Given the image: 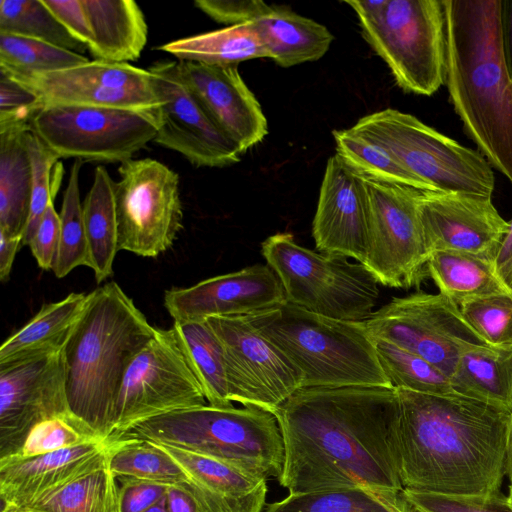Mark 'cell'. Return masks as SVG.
Here are the masks:
<instances>
[{
	"instance_id": "1",
	"label": "cell",
	"mask_w": 512,
	"mask_h": 512,
	"mask_svg": "<svg viewBox=\"0 0 512 512\" xmlns=\"http://www.w3.org/2000/svg\"><path fill=\"white\" fill-rule=\"evenodd\" d=\"M274 415L284 446L278 482L289 494L361 488L401 497L394 388L302 387Z\"/></svg>"
},
{
	"instance_id": "2",
	"label": "cell",
	"mask_w": 512,
	"mask_h": 512,
	"mask_svg": "<svg viewBox=\"0 0 512 512\" xmlns=\"http://www.w3.org/2000/svg\"><path fill=\"white\" fill-rule=\"evenodd\" d=\"M395 390L404 489L460 496L500 492L510 411L456 393Z\"/></svg>"
},
{
	"instance_id": "3",
	"label": "cell",
	"mask_w": 512,
	"mask_h": 512,
	"mask_svg": "<svg viewBox=\"0 0 512 512\" xmlns=\"http://www.w3.org/2000/svg\"><path fill=\"white\" fill-rule=\"evenodd\" d=\"M450 102L489 164L512 183V78L502 0H442Z\"/></svg>"
},
{
	"instance_id": "4",
	"label": "cell",
	"mask_w": 512,
	"mask_h": 512,
	"mask_svg": "<svg viewBox=\"0 0 512 512\" xmlns=\"http://www.w3.org/2000/svg\"><path fill=\"white\" fill-rule=\"evenodd\" d=\"M156 328L114 281L88 293L62 347L65 393L72 414L101 437L114 431L125 372Z\"/></svg>"
},
{
	"instance_id": "5",
	"label": "cell",
	"mask_w": 512,
	"mask_h": 512,
	"mask_svg": "<svg viewBox=\"0 0 512 512\" xmlns=\"http://www.w3.org/2000/svg\"><path fill=\"white\" fill-rule=\"evenodd\" d=\"M245 318L300 373L303 387L393 388L364 321L329 318L287 301Z\"/></svg>"
},
{
	"instance_id": "6",
	"label": "cell",
	"mask_w": 512,
	"mask_h": 512,
	"mask_svg": "<svg viewBox=\"0 0 512 512\" xmlns=\"http://www.w3.org/2000/svg\"><path fill=\"white\" fill-rule=\"evenodd\" d=\"M128 433L267 479L278 480L283 469L284 446L277 419L257 407L217 408L207 404L154 417Z\"/></svg>"
},
{
	"instance_id": "7",
	"label": "cell",
	"mask_w": 512,
	"mask_h": 512,
	"mask_svg": "<svg viewBox=\"0 0 512 512\" xmlns=\"http://www.w3.org/2000/svg\"><path fill=\"white\" fill-rule=\"evenodd\" d=\"M365 41L405 92L431 96L445 83L446 30L440 0L344 1Z\"/></svg>"
},
{
	"instance_id": "8",
	"label": "cell",
	"mask_w": 512,
	"mask_h": 512,
	"mask_svg": "<svg viewBox=\"0 0 512 512\" xmlns=\"http://www.w3.org/2000/svg\"><path fill=\"white\" fill-rule=\"evenodd\" d=\"M261 252L287 302L345 321L362 322L374 312L379 283L363 264L302 247L290 233L269 236Z\"/></svg>"
},
{
	"instance_id": "9",
	"label": "cell",
	"mask_w": 512,
	"mask_h": 512,
	"mask_svg": "<svg viewBox=\"0 0 512 512\" xmlns=\"http://www.w3.org/2000/svg\"><path fill=\"white\" fill-rule=\"evenodd\" d=\"M354 131L387 150L436 192L491 197L492 166L479 152L426 125L415 116L387 108L360 118Z\"/></svg>"
},
{
	"instance_id": "10",
	"label": "cell",
	"mask_w": 512,
	"mask_h": 512,
	"mask_svg": "<svg viewBox=\"0 0 512 512\" xmlns=\"http://www.w3.org/2000/svg\"><path fill=\"white\" fill-rule=\"evenodd\" d=\"M157 110L51 105L38 110L29 124L60 158L122 164L154 141Z\"/></svg>"
},
{
	"instance_id": "11",
	"label": "cell",
	"mask_w": 512,
	"mask_h": 512,
	"mask_svg": "<svg viewBox=\"0 0 512 512\" xmlns=\"http://www.w3.org/2000/svg\"><path fill=\"white\" fill-rule=\"evenodd\" d=\"M118 172V249L157 257L173 246L183 228L179 176L152 158L128 160Z\"/></svg>"
},
{
	"instance_id": "12",
	"label": "cell",
	"mask_w": 512,
	"mask_h": 512,
	"mask_svg": "<svg viewBox=\"0 0 512 512\" xmlns=\"http://www.w3.org/2000/svg\"><path fill=\"white\" fill-rule=\"evenodd\" d=\"M207 404L172 328H156L125 372L111 437H120L154 417Z\"/></svg>"
},
{
	"instance_id": "13",
	"label": "cell",
	"mask_w": 512,
	"mask_h": 512,
	"mask_svg": "<svg viewBox=\"0 0 512 512\" xmlns=\"http://www.w3.org/2000/svg\"><path fill=\"white\" fill-rule=\"evenodd\" d=\"M373 338L389 341L441 370L449 378L460 356L488 346L457 304L441 293L393 298L364 321Z\"/></svg>"
},
{
	"instance_id": "14",
	"label": "cell",
	"mask_w": 512,
	"mask_h": 512,
	"mask_svg": "<svg viewBox=\"0 0 512 512\" xmlns=\"http://www.w3.org/2000/svg\"><path fill=\"white\" fill-rule=\"evenodd\" d=\"M362 176L369 206V242L363 265L384 286L419 285L428 274L429 258L418 211L422 191Z\"/></svg>"
},
{
	"instance_id": "15",
	"label": "cell",
	"mask_w": 512,
	"mask_h": 512,
	"mask_svg": "<svg viewBox=\"0 0 512 512\" xmlns=\"http://www.w3.org/2000/svg\"><path fill=\"white\" fill-rule=\"evenodd\" d=\"M207 321L223 346L231 402L274 414L303 387L300 373L245 317Z\"/></svg>"
},
{
	"instance_id": "16",
	"label": "cell",
	"mask_w": 512,
	"mask_h": 512,
	"mask_svg": "<svg viewBox=\"0 0 512 512\" xmlns=\"http://www.w3.org/2000/svg\"><path fill=\"white\" fill-rule=\"evenodd\" d=\"M11 77L33 91L42 107L157 110L162 104L154 75L129 63L93 60L53 72Z\"/></svg>"
},
{
	"instance_id": "17",
	"label": "cell",
	"mask_w": 512,
	"mask_h": 512,
	"mask_svg": "<svg viewBox=\"0 0 512 512\" xmlns=\"http://www.w3.org/2000/svg\"><path fill=\"white\" fill-rule=\"evenodd\" d=\"M162 100L154 142L173 150L195 167L222 168L240 161L238 147L222 133L185 83L177 60L153 63Z\"/></svg>"
},
{
	"instance_id": "18",
	"label": "cell",
	"mask_w": 512,
	"mask_h": 512,
	"mask_svg": "<svg viewBox=\"0 0 512 512\" xmlns=\"http://www.w3.org/2000/svg\"><path fill=\"white\" fill-rule=\"evenodd\" d=\"M61 350L0 364V460L16 455L38 423L71 413Z\"/></svg>"
},
{
	"instance_id": "19",
	"label": "cell",
	"mask_w": 512,
	"mask_h": 512,
	"mask_svg": "<svg viewBox=\"0 0 512 512\" xmlns=\"http://www.w3.org/2000/svg\"><path fill=\"white\" fill-rule=\"evenodd\" d=\"M418 211L429 255L451 250L495 259L510 226L491 197L471 193L422 191Z\"/></svg>"
},
{
	"instance_id": "20",
	"label": "cell",
	"mask_w": 512,
	"mask_h": 512,
	"mask_svg": "<svg viewBox=\"0 0 512 512\" xmlns=\"http://www.w3.org/2000/svg\"><path fill=\"white\" fill-rule=\"evenodd\" d=\"M286 302L283 286L268 265L218 275L190 287L165 292L164 306L174 322L214 317H245Z\"/></svg>"
},
{
	"instance_id": "21",
	"label": "cell",
	"mask_w": 512,
	"mask_h": 512,
	"mask_svg": "<svg viewBox=\"0 0 512 512\" xmlns=\"http://www.w3.org/2000/svg\"><path fill=\"white\" fill-rule=\"evenodd\" d=\"M312 235L321 253L365 263L369 206L363 176L336 153L326 164Z\"/></svg>"
},
{
	"instance_id": "22",
	"label": "cell",
	"mask_w": 512,
	"mask_h": 512,
	"mask_svg": "<svg viewBox=\"0 0 512 512\" xmlns=\"http://www.w3.org/2000/svg\"><path fill=\"white\" fill-rule=\"evenodd\" d=\"M177 61L191 92L241 154L265 138L267 119L237 66Z\"/></svg>"
},
{
	"instance_id": "23",
	"label": "cell",
	"mask_w": 512,
	"mask_h": 512,
	"mask_svg": "<svg viewBox=\"0 0 512 512\" xmlns=\"http://www.w3.org/2000/svg\"><path fill=\"white\" fill-rule=\"evenodd\" d=\"M112 439L0 461L1 503L28 506L109 463Z\"/></svg>"
},
{
	"instance_id": "24",
	"label": "cell",
	"mask_w": 512,
	"mask_h": 512,
	"mask_svg": "<svg viewBox=\"0 0 512 512\" xmlns=\"http://www.w3.org/2000/svg\"><path fill=\"white\" fill-rule=\"evenodd\" d=\"M157 444L184 472L186 479L179 487L194 499L199 512H264L268 491L264 476L191 451Z\"/></svg>"
},
{
	"instance_id": "25",
	"label": "cell",
	"mask_w": 512,
	"mask_h": 512,
	"mask_svg": "<svg viewBox=\"0 0 512 512\" xmlns=\"http://www.w3.org/2000/svg\"><path fill=\"white\" fill-rule=\"evenodd\" d=\"M91 30L88 45L94 60L128 63L147 44L148 26L133 0H82Z\"/></svg>"
},
{
	"instance_id": "26",
	"label": "cell",
	"mask_w": 512,
	"mask_h": 512,
	"mask_svg": "<svg viewBox=\"0 0 512 512\" xmlns=\"http://www.w3.org/2000/svg\"><path fill=\"white\" fill-rule=\"evenodd\" d=\"M253 22L269 58L285 68L320 59L334 39L324 25L284 6H270Z\"/></svg>"
},
{
	"instance_id": "27",
	"label": "cell",
	"mask_w": 512,
	"mask_h": 512,
	"mask_svg": "<svg viewBox=\"0 0 512 512\" xmlns=\"http://www.w3.org/2000/svg\"><path fill=\"white\" fill-rule=\"evenodd\" d=\"M30 124L0 128V231L23 237L29 216L32 170L26 147Z\"/></svg>"
},
{
	"instance_id": "28",
	"label": "cell",
	"mask_w": 512,
	"mask_h": 512,
	"mask_svg": "<svg viewBox=\"0 0 512 512\" xmlns=\"http://www.w3.org/2000/svg\"><path fill=\"white\" fill-rule=\"evenodd\" d=\"M88 294L70 293L44 304L0 347V364L60 351L87 302Z\"/></svg>"
},
{
	"instance_id": "29",
	"label": "cell",
	"mask_w": 512,
	"mask_h": 512,
	"mask_svg": "<svg viewBox=\"0 0 512 512\" xmlns=\"http://www.w3.org/2000/svg\"><path fill=\"white\" fill-rule=\"evenodd\" d=\"M427 272L439 289L455 304L512 292L500 278L495 259L466 252L434 251L427 261Z\"/></svg>"
},
{
	"instance_id": "30",
	"label": "cell",
	"mask_w": 512,
	"mask_h": 512,
	"mask_svg": "<svg viewBox=\"0 0 512 512\" xmlns=\"http://www.w3.org/2000/svg\"><path fill=\"white\" fill-rule=\"evenodd\" d=\"M454 393L512 411V349L478 347L463 353L450 377Z\"/></svg>"
},
{
	"instance_id": "31",
	"label": "cell",
	"mask_w": 512,
	"mask_h": 512,
	"mask_svg": "<svg viewBox=\"0 0 512 512\" xmlns=\"http://www.w3.org/2000/svg\"><path fill=\"white\" fill-rule=\"evenodd\" d=\"M157 49L179 61L218 66H237L246 60L269 58L253 21L173 40Z\"/></svg>"
},
{
	"instance_id": "32",
	"label": "cell",
	"mask_w": 512,
	"mask_h": 512,
	"mask_svg": "<svg viewBox=\"0 0 512 512\" xmlns=\"http://www.w3.org/2000/svg\"><path fill=\"white\" fill-rule=\"evenodd\" d=\"M115 185L108 171L98 166L89 192L82 202L89 251L88 267L99 284L113 274L118 249Z\"/></svg>"
},
{
	"instance_id": "33",
	"label": "cell",
	"mask_w": 512,
	"mask_h": 512,
	"mask_svg": "<svg viewBox=\"0 0 512 512\" xmlns=\"http://www.w3.org/2000/svg\"><path fill=\"white\" fill-rule=\"evenodd\" d=\"M171 328L207 403L217 408L233 407L223 346L208 321L174 322Z\"/></svg>"
},
{
	"instance_id": "34",
	"label": "cell",
	"mask_w": 512,
	"mask_h": 512,
	"mask_svg": "<svg viewBox=\"0 0 512 512\" xmlns=\"http://www.w3.org/2000/svg\"><path fill=\"white\" fill-rule=\"evenodd\" d=\"M108 466L117 478H132L164 486H179L186 477L176 461L157 443L131 433L110 437Z\"/></svg>"
},
{
	"instance_id": "35",
	"label": "cell",
	"mask_w": 512,
	"mask_h": 512,
	"mask_svg": "<svg viewBox=\"0 0 512 512\" xmlns=\"http://www.w3.org/2000/svg\"><path fill=\"white\" fill-rule=\"evenodd\" d=\"M42 512H121L119 484L108 465L28 505Z\"/></svg>"
},
{
	"instance_id": "36",
	"label": "cell",
	"mask_w": 512,
	"mask_h": 512,
	"mask_svg": "<svg viewBox=\"0 0 512 512\" xmlns=\"http://www.w3.org/2000/svg\"><path fill=\"white\" fill-rule=\"evenodd\" d=\"M336 154L362 175L380 181L434 191L427 183L403 167L387 150L352 128L332 132Z\"/></svg>"
},
{
	"instance_id": "37",
	"label": "cell",
	"mask_w": 512,
	"mask_h": 512,
	"mask_svg": "<svg viewBox=\"0 0 512 512\" xmlns=\"http://www.w3.org/2000/svg\"><path fill=\"white\" fill-rule=\"evenodd\" d=\"M409 506L400 498H390L361 489L289 494L269 504L264 512H405Z\"/></svg>"
},
{
	"instance_id": "38",
	"label": "cell",
	"mask_w": 512,
	"mask_h": 512,
	"mask_svg": "<svg viewBox=\"0 0 512 512\" xmlns=\"http://www.w3.org/2000/svg\"><path fill=\"white\" fill-rule=\"evenodd\" d=\"M88 61L83 54L41 40L0 33V71L11 76L48 73Z\"/></svg>"
},
{
	"instance_id": "39",
	"label": "cell",
	"mask_w": 512,
	"mask_h": 512,
	"mask_svg": "<svg viewBox=\"0 0 512 512\" xmlns=\"http://www.w3.org/2000/svg\"><path fill=\"white\" fill-rule=\"evenodd\" d=\"M0 33L41 40L78 54L87 50L68 33L42 0H1Z\"/></svg>"
},
{
	"instance_id": "40",
	"label": "cell",
	"mask_w": 512,
	"mask_h": 512,
	"mask_svg": "<svg viewBox=\"0 0 512 512\" xmlns=\"http://www.w3.org/2000/svg\"><path fill=\"white\" fill-rule=\"evenodd\" d=\"M373 339L380 365L394 389L424 394L454 393L450 378L437 367L389 341Z\"/></svg>"
},
{
	"instance_id": "41",
	"label": "cell",
	"mask_w": 512,
	"mask_h": 512,
	"mask_svg": "<svg viewBox=\"0 0 512 512\" xmlns=\"http://www.w3.org/2000/svg\"><path fill=\"white\" fill-rule=\"evenodd\" d=\"M83 161L71 166L63 194L60 216V238L53 272L57 278L67 276L78 266L89 264V251L80 200V172Z\"/></svg>"
},
{
	"instance_id": "42",
	"label": "cell",
	"mask_w": 512,
	"mask_h": 512,
	"mask_svg": "<svg viewBox=\"0 0 512 512\" xmlns=\"http://www.w3.org/2000/svg\"><path fill=\"white\" fill-rule=\"evenodd\" d=\"M31 163L32 187L29 216L22 237V246L29 245L48 206L54 202L61 184V158L32 130L25 137Z\"/></svg>"
},
{
	"instance_id": "43",
	"label": "cell",
	"mask_w": 512,
	"mask_h": 512,
	"mask_svg": "<svg viewBox=\"0 0 512 512\" xmlns=\"http://www.w3.org/2000/svg\"><path fill=\"white\" fill-rule=\"evenodd\" d=\"M101 440L106 439L74 414H63L35 425L20 451L4 460L30 458Z\"/></svg>"
},
{
	"instance_id": "44",
	"label": "cell",
	"mask_w": 512,
	"mask_h": 512,
	"mask_svg": "<svg viewBox=\"0 0 512 512\" xmlns=\"http://www.w3.org/2000/svg\"><path fill=\"white\" fill-rule=\"evenodd\" d=\"M459 308L488 346L512 349V292L471 300Z\"/></svg>"
},
{
	"instance_id": "45",
	"label": "cell",
	"mask_w": 512,
	"mask_h": 512,
	"mask_svg": "<svg viewBox=\"0 0 512 512\" xmlns=\"http://www.w3.org/2000/svg\"><path fill=\"white\" fill-rule=\"evenodd\" d=\"M401 496L415 512H512L507 496L501 492L460 496L403 489Z\"/></svg>"
},
{
	"instance_id": "46",
	"label": "cell",
	"mask_w": 512,
	"mask_h": 512,
	"mask_svg": "<svg viewBox=\"0 0 512 512\" xmlns=\"http://www.w3.org/2000/svg\"><path fill=\"white\" fill-rule=\"evenodd\" d=\"M41 108L40 100L33 91L0 71V128L29 124Z\"/></svg>"
},
{
	"instance_id": "47",
	"label": "cell",
	"mask_w": 512,
	"mask_h": 512,
	"mask_svg": "<svg viewBox=\"0 0 512 512\" xmlns=\"http://www.w3.org/2000/svg\"><path fill=\"white\" fill-rule=\"evenodd\" d=\"M194 5L214 21L227 26L255 21L270 8L259 0H196Z\"/></svg>"
},
{
	"instance_id": "48",
	"label": "cell",
	"mask_w": 512,
	"mask_h": 512,
	"mask_svg": "<svg viewBox=\"0 0 512 512\" xmlns=\"http://www.w3.org/2000/svg\"><path fill=\"white\" fill-rule=\"evenodd\" d=\"M60 238V216L52 202L29 243L30 250L43 270H52L57 256Z\"/></svg>"
},
{
	"instance_id": "49",
	"label": "cell",
	"mask_w": 512,
	"mask_h": 512,
	"mask_svg": "<svg viewBox=\"0 0 512 512\" xmlns=\"http://www.w3.org/2000/svg\"><path fill=\"white\" fill-rule=\"evenodd\" d=\"M117 481L121 512L147 511L165 496L168 487L132 478H117Z\"/></svg>"
},
{
	"instance_id": "50",
	"label": "cell",
	"mask_w": 512,
	"mask_h": 512,
	"mask_svg": "<svg viewBox=\"0 0 512 512\" xmlns=\"http://www.w3.org/2000/svg\"><path fill=\"white\" fill-rule=\"evenodd\" d=\"M60 24L87 49L91 40L88 16L82 0H42Z\"/></svg>"
},
{
	"instance_id": "51",
	"label": "cell",
	"mask_w": 512,
	"mask_h": 512,
	"mask_svg": "<svg viewBox=\"0 0 512 512\" xmlns=\"http://www.w3.org/2000/svg\"><path fill=\"white\" fill-rule=\"evenodd\" d=\"M21 247V237H11L0 231V280L2 282L9 280L15 256Z\"/></svg>"
},
{
	"instance_id": "52",
	"label": "cell",
	"mask_w": 512,
	"mask_h": 512,
	"mask_svg": "<svg viewBox=\"0 0 512 512\" xmlns=\"http://www.w3.org/2000/svg\"><path fill=\"white\" fill-rule=\"evenodd\" d=\"M509 223V230L495 257V266L504 284L512 291V221Z\"/></svg>"
},
{
	"instance_id": "53",
	"label": "cell",
	"mask_w": 512,
	"mask_h": 512,
	"mask_svg": "<svg viewBox=\"0 0 512 512\" xmlns=\"http://www.w3.org/2000/svg\"><path fill=\"white\" fill-rule=\"evenodd\" d=\"M165 499L168 512H199L194 499L179 486H168Z\"/></svg>"
},
{
	"instance_id": "54",
	"label": "cell",
	"mask_w": 512,
	"mask_h": 512,
	"mask_svg": "<svg viewBox=\"0 0 512 512\" xmlns=\"http://www.w3.org/2000/svg\"><path fill=\"white\" fill-rule=\"evenodd\" d=\"M502 41L505 60L512 78V0H502Z\"/></svg>"
},
{
	"instance_id": "55",
	"label": "cell",
	"mask_w": 512,
	"mask_h": 512,
	"mask_svg": "<svg viewBox=\"0 0 512 512\" xmlns=\"http://www.w3.org/2000/svg\"><path fill=\"white\" fill-rule=\"evenodd\" d=\"M506 475L508 476L510 482H512V411H511V416H510L509 434H508Z\"/></svg>"
},
{
	"instance_id": "56",
	"label": "cell",
	"mask_w": 512,
	"mask_h": 512,
	"mask_svg": "<svg viewBox=\"0 0 512 512\" xmlns=\"http://www.w3.org/2000/svg\"><path fill=\"white\" fill-rule=\"evenodd\" d=\"M1 512H42L28 506H18L13 504L2 503Z\"/></svg>"
},
{
	"instance_id": "57",
	"label": "cell",
	"mask_w": 512,
	"mask_h": 512,
	"mask_svg": "<svg viewBox=\"0 0 512 512\" xmlns=\"http://www.w3.org/2000/svg\"><path fill=\"white\" fill-rule=\"evenodd\" d=\"M145 512H168L165 496Z\"/></svg>"
},
{
	"instance_id": "58",
	"label": "cell",
	"mask_w": 512,
	"mask_h": 512,
	"mask_svg": "<svg viewBox=\"0 0 512 512\" xmlns=\"http://www.w3.org/2000/svg\"><path fill=\"white\" fill-rule=\"evenodd\" d=\"M507 500L509 502V505L512 508V482H510V485H509V492H508V495H507Z\"/></svg>"
},
{
	"instance_id": "59",
	"label": "cell",
	"mask_w": 512,
	"mask_h": 512,
	"mask_svg": "<svg viewBox=\"0 0 512 512\" xmlns=\"http://www.w3.org/2000/svg\"><path fill=\"white\" fill-rule=\"evenodd\" d=\"M405 512H410V508H408Z\"/></svg>"
}]
</instances>
